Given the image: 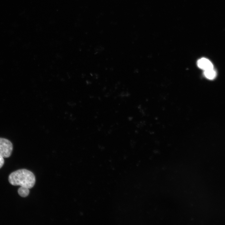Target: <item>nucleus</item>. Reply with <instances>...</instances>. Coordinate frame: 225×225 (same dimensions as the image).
I'll return each mask as SVG.
<instances>
[{
	"label": "nucleus",
	"instance_id": "obj_5",
	"mask_svg": "<svg viewBox=\"0 0 225 225\" xmlns=\"http://www.w3.org/2000/svg\"><path fill=\"white\" fill-rule=\"evenodd\" d=\"M29 189L27 188L21 187L18 189V194L22 197H27L30 193Z\"/></svg>",
	"mask_w": 225,
	"mask_h": 225
},
{
	"label": "nucleus",
	"instance_id": "obj_1",
	"mask_svg": "<svg viewBox=\"0 0 225 225\" xmlns=\"http://www.w3.org/2000/svg\"><path fill=\"white\" fill-rule=\"evenodd\" d=\"M9 181L13 186H20L31 189L34 186L35 178L31 172L24 169L11 174L9 177Z\"/></svg>",
	"mask_w": 225,
	"mask_h": 225
},
{
	"label": "nucleus",
	"instance_id": "obj_6",
	"mask_svg": "<svg viewBox=\"0 0 225 225\" xmlns=\"http://www.w3.org/2000/svg\"><path fill=\"white\" fill-rule=\"evenodd\" d=\"M4 163V157L0 155V169L3 166Z\"/></svg>",
	"mask_w": 225,
	"mask_h": 225
},
{
	"label": "nucleus",
	"instance_id": "obj_4",
	"mask_svg": "<svg viewBox=\"0 0 225 225\" xmlns=\"http://www.w3.org/2000/svg\"><path fill=\"white\" fill-rule=\"evenodd\" d=\"M204 74L208 79L212 80L216 77V73L213 68L204 71Z\"/></svg>",
	"mask_w": 225,
	"mask_h": 225
},
{
	"label": "nucleus",
	"instance_id": "obj_2",
	"mask_svg": "<svg viewBox=\"0 0 225 225\" xmlns=\"http://www.w3.org/2000/svg\"><path fill=\"white\" fill-rule=\"evenodd\" d=\"M13 150V145L10 141L0 138V155L4 158H8L11 155Z\"/></svg>",
	"mask_w": 225,
	"mask_h": 225
},
{
	"label": "nucleus",
	"instance_id": "obj_3",
	"mask_svg": "<svg viewBox=\"0 0 225 225\" xmlns=\"http://www.w3.org/2000/svg\"><path fill=\"white\" fill-rule=\"evenodd\" d=\"M197 65L198 67L204 71L214 68L212 63L205 58H202L198 61Z\"/></svg>",
	"mask_w": 225,
	"mask_h": 225
}]
</instances>
